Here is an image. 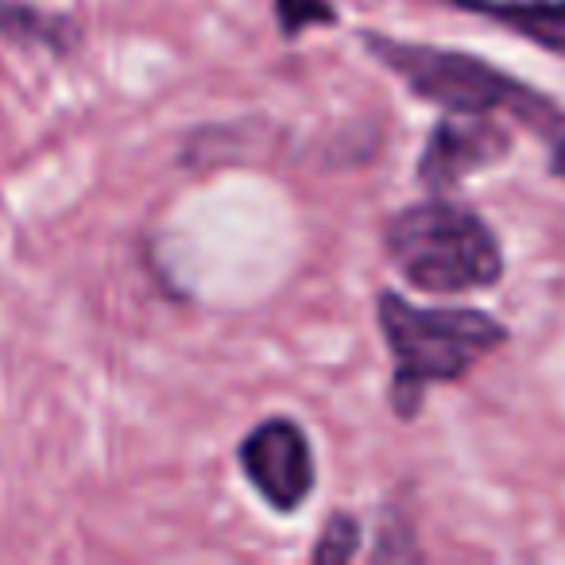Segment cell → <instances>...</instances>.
Returning a JSON list of instances; mask_svg holds the SVG:
<instances>
[{"label": "cell", "instance_id": "8", "mask_svg": "<svg viewBox=\"0 0 565 565\" xmlns=\"http://www.w3.org/2000/svg\"><path fill=\"white\" fill-rule=\"evenodd\" d=\"M356 550H361V523H356L349 511H333V515L326 519L322 534H318L315 550H310V562L341 565V562H353Z\"/></svg>", "mask_w": 565, "mask_h": 565}, {"label": "cell", "instance_id": "9", "mask_svg": "<svg viewBox=\"0 0 565 565\" xmlns=\"http://www.w3.org/2000/svg\"><path fill=\"white\" fill-rule=\"evenodd\" d=\"M275 24L282 40H299L310 28L338 24V9L333 0H275Z\"/></svg>", "mask_w": 565, "mask_h": 565}, {"label": "cell", "instance_id": "3", "mask_svg": "<svg viewBox=\"0 0 565 565\" xmlns=\"http://www.w3.org/2000/svg\"><path fill=\"white\" fill-rule=\"evenodd\" d=\"M384 248L392 267L426 295L488 291L503 279V248L472 205L434 194L387 217Z\"/></svg>", "mask_w": 565, "mask_h": 565}, {"label": "cell", "instance_id": "2", "mask_svg": "<svg viewBox=\"0 0 565 565\" xmlns=\"http://www.w3.org/2000/svg\"><path fill=\"white\" fill-rule=\"evenodd\" d=\"M376 322L392 349L387 399L403 423L418 418L430 387L465 380L508 341V330L484 310L418 307L399 291L376 295Z\"/></svg>", "mask_w": 565, "mask_h": 565}, {"label": "cell", "instance_id": "1", "mask_svg": "<svg viewBox=\"0 0 565 565\" xmlns=\"http://www.w3.org/2000/svg\"><path fill=\"white\" fill-rule=\"evenodd\" d=\"M364 51L384 66L392 78H399L423 102L438 105L446 113H511L531 136L554 151L565 148V109L542 89L495 71L488 58L469 51L430 47V43H407L395 35H361Z\"/></svg>", "mask_w": 565, "mask_h": 565}, {"label": "cell", "instance_id": "6", "mask_svg": "<svg viewBox=\"0 0 565 565\" xmlns=\"http://www.w3.org/2000/svg\"><path fill=\"white\" fill-rule=\"evenodd\" d=\"M457 12L519 32L542 51L565 55V0H449Z\"/></svg>", "mask_w": 565, "mask_h": 565}, {"label": "cell", "instance_id": "4", "mask_svg": "<svg viewBox=\"0 0 565 565\" xmlns=\"http://www.w3.org/2000/svg\"><path fill=\"white\" fill-rule=\"evenodd\" d=\"M236 461H241L252 492L279 515L299 511L318 488V461L310 434L287 415H271L252 426L236 446Z\"/></svg>", "mask_w": 565, "mask_h": 565}, {"label": "cell", "instance_id": "5", "mask_svg": "<svg viewBox=\"0 0 565 565\" xmlns=\"http://www.w3.org/2000/svg\"><path fill=\"white\" fill-rule=\"evenodd\" d=\"M511 132L492 113H446L426 136L418 156V182L430 194L461 186L469 174L488 171L511 156Z\"/></svg>", "mask_w": 565, "mask_h": 565}, {"label": "cell", "instance_id": "7", "mask_svg": "<svg viewBox=\"0 0 565 565\" xmlns=\"http://www.w3.org/2000/svg\"><path fill=\"white\" fill-rule=\"evenodd\" d=\"M0 32L4 35H28L35 43H47L55 51H66L74 43V28L55 17H35L24 4H0Z\"/></svg>", "mask_w": 565, "mask_h": 565}]
</instances>
